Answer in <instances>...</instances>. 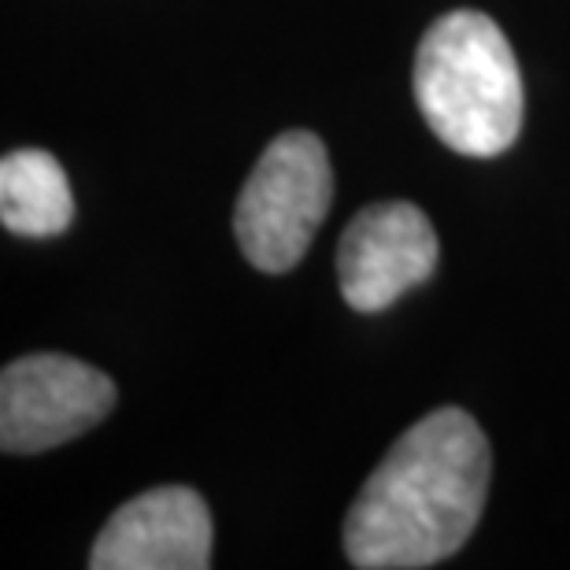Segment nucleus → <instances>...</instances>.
I'll list each match as a JSON object with an SVG mask.
<instances>
[{
  "label": "nucleus",
  "instance_id": "3",
  "mask_svg": "<svg viewBox=\"0 0 570 570\" xmlns=\"http://www.w3.org/2000/svg\"><path fill=\"white\" fill-rule=\"evenodd\" d=\"M334 204L326 145L307 130H285L264 148L234 208L245 259L264 275H285L304 259Z\"/></svg>",
  "mask_w": 570,
  "mask_h": 570
},
{
  "label": "nucleus",
  "instance_id": "6",
  "mask_svg": "<svg viewBox=\"0 0 570 570\" xmlns=\"http://www.w3.org/2000/svg\"><path fill=\"white\" fill-rule=\"evenodd\" d=\"M212 563V511L186 485L127 500L97 533L94 570H204Z\"/></svg>",
  "mask_w": 570,
  "mask_h": 570
},
{
  "label": "nucleus",
  "instance_id": "4",
  "mask_svg": "<svg viewBox=\"0 0 570 570\" xmlns=\"http://www.w3.org/2000/svg\"><path fill=\"white\" fill-rule=\"evenodd\" d=\"M111 407L116 385L105 371L60 352L19 356L0 374V449L49 452L105 423Z\"/></svg>",
  "mask_w": 570,
  "mask_h": 570
},
{
  "label": "nucleus",
  "instance_id": "2",
  "mask_svg": "<svg viewBox=\"0 0 570 570\" xmlns=\"http://www.w3.org/2000/svg\"><path fill=\"white\" fill-rule=\"evenodd\" d=\"M415 105L452 153L489 159L522 130V75L508 33L482 11L460 8L430 22L415 52Z\"/></svg>",
  "mask_w": 570,
  "mask_h": 570
},
{
  "label": "nucleus",
  "instance_id": "5",
  "mask_svg": "<svg viewBox=\"0 0 570 570\" xmlns=\"http://www.w3.org/2000/svg\"><path fill=\"white\" fill-rule=\"evenodd\" d=\"M438 271V234L423 208L382 200L345 226L337 245V282L352 312L374 315Z\"/></svg>",
  "mask_w": 570,
  "mask_h": 570
},
{
  "label": "nucleus",
  "instance_id": "7",
  "mask_svg": "<svg viewBox=\"0 0 570 570\" xmlns=\"http://www.w3.org/2000/svg\"><path fill=\"white\" fill-rule=\"evenodd\" d=\"M0 219L19 237H56L75 219V197L60 159L45 148H16L0 159Z\"/></svg>",
  "mask_w": 570,
  "mask_h": 570
},
{
  "label": "nucleus",
  "instance_id": "1",
  "mask_svg": "<svg viewBox=\"0 0 570 570\" xmlns=\"http://www.w3.org/2000/svg\"><path fill=\"white\" fill-rule=\"evenodd\" d=\"M493 455L463 407H438L401 433L345 519L360 570H423L466 544L485 511Z\"/></svg>",
  "mask_w": 570,
  "mask_h": 570
}]
</instances>
